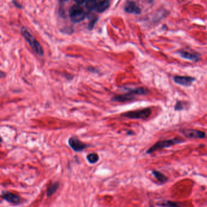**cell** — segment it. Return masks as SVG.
<instances>
[{
	"label": "cell",
	"instance_id": "obj_18",
	"mask_svg": "<svg viewBox=\"0 0 207 207\" xmlns=\"http://www.w3.org/2000/svg\"><path fill=\"white\" fill-rule=\"evenodd\" d=\"M89 22L88 23V29L89 30V31H91L94 29V26H95V23L97 22L98 21V17H97V16H95V15H93L92 16L91 18H89Z\"/></svg>",
	"mask_w": 207,
	"mask_h": 207
},
{
	"label": "cell",
	"instance_id": "obj_16",
	"mask_svg": "<svg viewBox=\"0 0 207 207\" xmlns=\"http://www.w3.org/2000/svg\"><path fill=\"white\" fill-rule=\"evenodd\" d=\"M59 187V183L58 182H55L51 185L49 187V188L47 189V196L51 197L52 195H53L56 192L58 188Z\"/></svg>",
	"mask_w": 207,
	"mask_h": 207
},
{
	"label": "cell",
	"instance_id": "obj_8",
	"mask_svg": "<svg viewBox=\"0 0 207 207\" xmlns=\"http://www.w3.org/2000/svg\"><path fill=\"white\" fill-rule=\"evenodd\" d=\"M125 11L130 14L139 15L142 13V10L139 7L136 2L131 1H128L125 2L124 6Z\"/></svg>",
	"mask_w": 207,
	"mask_h": 207
},
{
	"label": "cell",
	"instance_id": "obj_10",
	"mask_svg": "<svg viewBox=\"0 0 207 207\" xmlns=\"http://www.w3.org/2000/svg\"><path fill=\"white\" fill-rule=\"evenodd\" d=\"M1 197L8 202L12 203L15 205L19 204L21 201V199L18 195L7 191L3 192L1 194Z\"/></svg>",
	"mask_w": 207,
	"mask_h": 207
},
{
	"label": "cell",
	"instance_id": "obj_13",
	"mask_svg": "<svg viewBox=\"0 0 207 207\" xmlns=\"http://www.w3.org/2000/svg\"><path fill=\"white\" fill-rule=\"evenodd\" d=\"M158 206L162 207H182V204L180 202H176L170 201H162L157 204Z\"/></svg>",
	"mask_w": 207,
	"mask_h": 207
},
{
	"label": "cell",
	"instance_id": "obj_12",
	"mask_svg": "<svg viewBox=\"0 0 207 207\" xmlns=\"http://www.w3.org/2000/svg\"><path fill=\"white\" fill-rule=\"evenodd\" d=\"M177 53L180 55V56L184 59L195 61H198L200 60V55L197 53L189 52L188 51H184L182 49L178 51Z\"/></svg>",
	"mask_w": 207,
	"mask_h": 207
},
{
	"label": "cell",
	"instance_id": "obj_15",
	"mask_svg": "<svg viewBox=\"0 0 207 207\" xmlns=\"http://www.w3.org/2000/svg\"><path fill=\"white\" fill-rule=\"evenodd\" d=\"M152 174L157 179V180L161 184L165 183L168 180V177L166 176H165L163 173H162L161 172L159 171L153 170Z\"/></svg>",
	"mask_w": 207,
	"mask_h": 207
},
{
	"label": "cell",
	"instance_id": "obj_5",
	"mask_svg": "<svg viewBox=\"0 0 207 207\" xmlns=\"http://www.w3.org/2000/svg\"><path fill=\"white\" fill-rule=\"evenodd\" d=\"M152 113V110L149 108L142 110L128 111L121 115L123 117H126L131 119H146L148 118Z\"/></svg>",
	"mask_w": 207,
	"mask_h": 207
},
{
	"label": "cell",
	"instance_id": "obj_11",
	"mask_svg": "<svg viewBox=\"0 0 207 207\" xmlns=\"http://www.w3.org/2000/svg\"><path fill=\"white\" fill-rule=\"evenodd\" d=\"M135 98V97L134 95L130 93H128L126 94L115 95L111 98V100L113 101L116 102H126V101H131Z\"/></svg>",
	"mask_w": 207,
	"mask_h": 207
},
{
	"label": "cell",
	"instance_id": "obj_4",
	"mask_svg": "<svg viewBox=\"0 0 207 207\" xmlns=\"http://www.w3.org/2000/svg\"><path fill=\"white\" fill-rule=\"evenodd\" d=\"M184 142V140L178 139V138H175L173 139H169V140H160V141L156 142L154 145H152L151 148L147 151V153L151 154L152 152L154 151L159 150L161 149H164L165 148H168L172 145L181 143Z\"/></svg>",
	"mask_w": 207,
	"mask_h": 207
},
{
	"label": "cell",
	"instance_id": "obj_20",
	"mask_svg": "<svg viewBox=\"0 0 207 207\" xmlns=\"http://www.w3.org/2000/svg\"><path fill=\"white\" fill-rule=\"evenodd\" d=\"M12 2L14 4V6H16L17 7H18V8H22V6H21V4H18L17 3V1H12Z\"/></svg>",
	"mask_w": 207,
	"mask_h": 207
},
{
	"label": "cell",
	"instance_id": "obj_19",
	"mask_svg": "<svg viewBox=\"0 0 207 207\" xmlns=\"http://www.w3.org/2000/svg\"><path fill=\"white\" fill-rule=\"evenodd\" d=\"M184 104L183 102L182 101H178L176 103V105H175V110L176 111H182L183 110H184Z\"/></svg>",
	"mask_w": 207,
	"mask_h": 207
},
{
	"label": "cell",
	"instance_id": "obj_7",
	"mask_svg": "<svg viewBox=\"0 0 207 207\" xmlns=\"http://www.w3.org/2000/svg\"><path fill=\"white\" fill-rule=\"evenodd\" d=\"M174 82L179 85L184 86H190L196 80L195 78L189 76H179L176 75L173 77Z\"/></svg>",
	"mask_w": 207,
	"mask_h": 207
},
{
	"label": "cell",
	"instance_id": "obj_14",
	"mask_svg": "<svg viewBox=\"0 0 207 207\" xmlns=\"http://www.w3.org/2000/svg\"><path fill=\"white\" fill-rule=\"evenodd\" d=\"M128 93L135 95H146L149 93V91L145 88H128L126 89Z\"/></svg>",
	"mask_w": 207,
	"mask_h": 207
},
{
	"label": "cell",
	"instance_id": "obj_17",
	"mask_svg": "<svg viewBox=\"0 0 207 207\" xmlns=\"http://www.w3.org/2000/svg\"><path fill=\"white\" fill-rule=\"evenodd\" d=\"M87 160L90 163V164H95L96 162H97L98 161L99 157H98V155L95 153V152H93V153H90L89 154L87 155L86 156Z\"/></svg>",
	"mask_w": 207,
	"mask_h": 207
},
{
	"label": "cell",
	"instance_id": "obj_2",
	"mask_svg": "<svg viewBox=\"0 0 207 207\" xmlns=\"http://www.w3.org/2000/svg\"><path fill=\"white\" fill-rule=\"evenodd\" d=\"M21 34L29 43L34 52L39 56H44V51L39 43L35 39L24 26H23L20 29Z\"/></svg>",
	"mask_w": 207,
	"mask_h": 207
},
{
	"label": "cell",
	"instance_id": "obj_9",
	"mask_svg": "<svg viewBox=\"0 0 207 207\" xmlns=\"http://www.w3.org/2000/svg\"><path fill=\"white\" fill-rule=\"evenodd\" d=\"M182 132L184 135L190 139H204L206 136L205 132L197 130L185 129Z\"/></svg>",
	"mask_w": 207,
	"mask_h": 207
},
{
	"label": "cell",
	"instance_id": "obj_6",
	"mask_svg": "<svg viewBox=\"0 0 207 207\" xmlns=\"http://www.w3.org/2000/svg\"><path fill=\"white\" fill-rule=\"evenodd\" d=\"M68 143L70 147L75 152L82 151L88 147L86 144L82 142L80 140L75 137H70L68 140Z\"/></svg>",
	"mask_w": 207,
	"mask_h": 207
},
{
	"label": "cell",
	"instance_id": "obj_1",
	"mask_svg": "<svg viewBox=\"0 0 207 207\" xmlns=\"http://www.w3.org/2000/svg\"><path fill=\"white\" fill-rule=\"evenodd\" d=\"M75 4L69 10V16L71 21L74 23H78L88 17L89 12H86L83 8L85 1H75Z\"/></svg>",
	"mask_w": 207,
	"mask_h": 207
},
{
	"label": "cell",
	"instance_id": "obj_3",
	"mask_svg": "<svg viewBox=\"0 0 207 207\" xmlns=\"http://www.w3.org/2000/svg\"><path fill=\"white\" fill-rule=\"evenodd\" d=\"M111 5L110 1H85L84 6L88 12L95 11L97 13H103L108 10Z\"/></svg>",
	"mask_w": 207,
	"mask_h": 207
}]
</instances>
